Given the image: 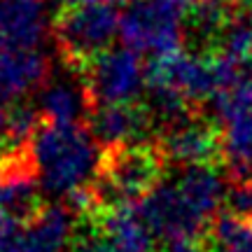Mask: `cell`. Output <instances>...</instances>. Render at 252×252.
<instances>
[{
  "label": "cell",
  "instance_id": "obj_17",
  "mask_svg": "<svg viewBox=\"0 0 252 252\" xmlns=\"http://www.w3.org/2000/svg\"><path fill=\"white\" fill-rule=\"evenodd\" d=\"M224 206L234 215L252 217V180H234V185L226 189Z\"/></svg>",
  "mask_w": 252,
  "mask_h": 252
},
{
  "label": "cell",
  "instance_id": "obj_18",
  "mask_svg": "<svg viewBox=\"0 0 252 252\" xmlns=\"http://www.w3.org/2000/svg\"><path fill=\"white\" fill-rule=\"evenodd\" d=\"M161 252H208V243L203 234H189V236H175L168 241H161Z\"/></svg>",
  "mask_w": 252,
  "mask_h": 252
},
{
  "label": "cell",
  "instance_id": "obj_4",
  "mask_svg": "<svg viewBox=\"0 0 252 252\" xmlns=\"http://www.w3.org/2000/svg\"><path fill=\"white\" fill-rule=\"evenodd\" d=\"M119 21L122 14H117L115 2L110 0L63 7L54 24L56 45L63 59L72 68H84L94 56L112 45V40L119 35Z\"/></svg>",
  "mask_w": 252,
  "mask_h": 252
},
{
  "label": "cell",
  "instance_id": "obj_15",
  "mask_svg": "<svg viewBox=\"0 0 252 252\" xmlns=\"http://www.w3.org/2000/svg\"><path fill=\"white\" fill-rule=\"evenodd\" d=\"M37 110L42 119L52 124H82V119L91 110V96L87 91L84 77L80 82L68 77L45 82Z\"/></svg>",
  "mask_w": 252,
  "mask_h": 252
},
{
  "label": "cell",
  "instance_id": "obj_3",
  "mask_svg": "<svg viewBox=\"0 0 252 252\" xmlns=\"http://www.w3.org/2000/svg\"><path fill=\"white\" fill-rule=\"evenodd\" d=\"M75 208L42 203L28 217L0 210V252H70L77 231Z\"/></svg>",
  "mask_w": 252,
  "mask_h": 252
},
{
  "label": "cell",
  "instance_id": "obj_7",
  "mask_svg": "<svg viewBox=\"0 0 252 252\" xmlns=\"http://www.w3.org/2000/svg\"><path fill=\"white\" fill-rule=\"evenodd\" d=\"M84 84L91 105L98 103H138L147 87V68L131 47H108L84 68Z\"/></svg>",
  "mask_w": 252,
  "mask_h": 252
},
{
  "label": "cell",
  "instance_id": "obj_13",
  "mask_svg": "<svg viewBox=\"0 0 252 252\" xmlns=\"http://www.w3.org/2000/svg\"><path fill=\"white\" fill-rule=\"evenodd\" d=\"M94 217L103 252H157V236L135 206L103 208Z\"/></svg>",
  "mask_w": 252,
  "mask_h": 252
},
{
  "label": "cell",
  "instance_id": "obj_14",
  "mask_svg": "<svg viewBox=\"0 0 252 252\" xmlns=\"http://www.w3.org/2000/svg\"><path fill=\"white\" fill-rule=\"evenodd\" d=\"M49 77V59L40 47L0 49V103L12 105L28 94L45 87Z\"/></svg>",
  "mask_w": 252,
  "mask_h": 252
},
{
  "label": "cell",
  "instance_id": "obj_9",
  "mask_svg": "<svg viewBox=\"0 0 252 252\" xmlns=\"http://www.w3.org/2000/svg\"><path fill=\"white\" fill-rule=\"evenodd\" d=\"M140 215L150 224L159 241H168L175 236L203 234L208 222L198 215L189 203L175 180H161L147 196L138 203Z\"/></svg>",
  "mask_w": 252,
  "mask_h": 252
},
{
  "label": "cell",
  "instance_id": "obj_6",
  "mask_svg": "<svg viewBox=\"0 0 252 252\" xmlns=\"http://www.w3.org/2000/svg\"><path fill=\"white\" fill-rule=\"evenodd\" d=\"M220 126L222 161L231 180H252V63L245 80L210 98Z\"/></svg>",
  "mask_w": 252,
  "mask_h": 252
},
{
  "label": "cell",
  "instance_id": "obj_11",
  "mask_svg": "<svg viewBox=\"0 0 252 252\" xmlns=\"http://www.w3.org/2000/svg\"><path fill=\"white\" fill-rule=\"evenodd\" d=\"M154 117L138 103H98L89 110V128L103 147L145 140Z\"/></svg>",
  "mask_w": 252,
  "mask_h": 252
},
{
  "label": "cell",
  "instance_id": "obj_8",
  "mask_svg": "<svg viewBox=\"0 0 252 252\" xmlns=\"http://www.w3.org/2000/svg\"><path fill=\"white\" fill-rule=\"evenodd\" d=\"M163 159L178 166H203L222 159L220 126L196 115H185L163 126L159 143Z\"/></svg>",
  "mask_w": 252,
  "mask_h": 252
},
{
  "label": "cell",
  "instance_id": "obj_5",
  "mask_svg": "<svg viewBox=\"0 0 252 252\" xmlns=\"http://www.w3.org/2000/svg\"><path fill=\"white\" fill-rule=\"evenodd\" d=\"M187 14L171 0H128L122 12L119 35L138 54L166 56L180 52Z\"/></svg>",
  "mask_w": 252,
  "mask_h": 252
},
{
  "label": "cell",
  "instance_id": "obj_12",
  "mask_svg": "<svg viewBox=\"0 0 252 252\" xmlns=\"http://www.w3.org/2000/svg\"><path fill=\"white\" fill-rule=\"evenodd\" d=\"M49 31V0H0V49L40 47Z\"/></svg>",
  "mask_w": 252,
  "mask_h": 252
},
{
  "label": "cell",
  "instance_id": "obj_16",
  "mask_svg": "<svg viewBox=\"0 0 252 252\" xmlns=\"http://www.w3.org/2000/svg\"><path fill=\"white\" fill-rule=\"evenodd\" d=\"M220 52L229 54L238 61L252 59V24L248 19L236 17L229 26L220 33Z\"/></svg>",
  "mask_w": 252,
  "mask_h": 252
},
{
  "label": "cell",
  "instance_id": "obj_19",
  "mask_svg": "<svg viewBox=\"0 0 252 252\" xmlns=\"http://www.w3.org/2000/svg\"><path fill=\"white\" fill-rule=\"evenodd\" d=\"M7 105L5 103H0V157L12 150L9 147V140H7Z\"/></svg>",
  "mask_w": 252,
  "mask_h": 252
},
{
  "label": "cell",
  "instance_id": "obj_10",
  "mask_svg": "<svg viewBox=\"0 0 252 252\" xmlns=\"http://www.w3.org/2000/svg\"><path fill=\"white\" fill-rule=\"evenodd\" d=\"M40 189L28 147H14L0 157V210L28 217L42 206Z\"/></svg>",
  "mask_w": 252,
  "mask_h": 252
},
{
  "label": "cell",
  "instance_id": "obj_1",
  "mask_svg": "<svg viewBox=\"0 0 252 252\" xmlns=\"http://www.w3.org/2000/svg\"><path fill=\"white\" fill-rule=\"evenodd\" d=\"M100 147L84 124H40L28 145L40 187L75 210L94 208L91 187L103 159Z\"/></svg>",
  "mask_w": 252,
  "mask_h": 252
},
{
  "label": "cell",
  "instance_id": "obj_2",
  "mask_svg": "<svg viewBox=\"0 0 252 252\" xmlns=\"http://www.w3.org/2000/svg\"><path fill=\"white\" fill-rule=\"evenodd\" d=\"M163 154L159 145L145 140L103 147L98 175L94 180V208H119L140 203L163 180Z\"/></svg>",
  "mask_w": 252,
  "mask_h": 252
}]
</instances>
